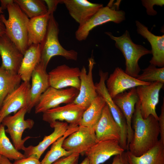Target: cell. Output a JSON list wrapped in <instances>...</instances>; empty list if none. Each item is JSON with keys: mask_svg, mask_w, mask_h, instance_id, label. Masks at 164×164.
Listing matches in <instances>:
<instances>
[{"mask_svg": "<svg viewBox=\"0 0 164 164\" xmlns=\"http://www.w3.org/2000/svg\"><path fill=\"white\" fill-rule=\"evenodd\" d=\"M132 119L134 134L127 150L134 155L139 156L152 149L158 142V121L152 115L145 119L142 118L139 100L135 105Z\"/></svg>", "mask_w": 164, "mask_h": 164, "instance_id": "cell-1", "label": "cell"}, {"mask_svg": "<svg viewBox=\"0 0 164 164\" xmlns=\"http://www.w3.org/2000/svg\"><path fill=\"white\" fill-rule=\"evenodd\" d=\"M9 18L0 15V19L5 28V34L24 55L28 46L27 27L29 19L15 2L9 5L7 9Z\"/></svg>", "mask_w": 164, "mask_h": 164, "instance_id": "cell-2", "label": "cell"}, {"mask_svg": "<svg viewBox=\"0 0 164 164\" xmlns=\"http://www.w3.org/2000/svg\"><path fill=\"white\" fill-rule=\"evenodd\" d=\"M59 31L58 23L53 13H51L50 15L46 36L40 44V63L45 69L51 58L55 56H61L67 60H77V52L73 50H67L60 44L58 39Z\"/></svg>", "mask_w": 164, "mask_h": 164, "instance_id": "cell-3", "label": "cell"}, {"mask_svg": "<svg viewBox=\"0 0 164 164\" xmlns=\"http://www.w3.org/2000/svg\"><path fill=\"white\" fill-rule=\"evenodd\" d=\"M105 33L115 41L116 48L122 53L125 60V72L130 76L137 78L141 70L138 63L139 60L144 55L152 54L151 50L142 45L134 43L127 30L119 37L114 36L110 32Z\"/></svg>", "mask_w": 164, "mask_h": 164, "instance_id": "cell-4", "label": "cell"}, {"mask_svg": "<svg viewBox=\"0 0 164 164\" xmlns=\"http://www.w3.org/2000/svg\"><path fill=\"white\" fill-rule=\"evenodd\" d=\"M27 107H23L13 115H9L2 120L1 124L7 128L5 132L10 135L13 145L18 150H23L25 147V142L31 138L27 136L22 139L24 131L26 129H31L33 127L34 122L31 119H25V116L28 112Z\"/></svg>", "mask_w": 164, "mask_h": 164, "instance_id": "cell-5", "label": "cell"}, {"mask_svg": "<svg viewBox=\"0 0 164 164\" xmlns=\"http://www.w3.org/2000/svg\"><path fill=\"white\" fill-rule=\"evenodd\" d=\"M115 7L108 5L100 8L87 21L79 26L75 32L76 39L79 41L86 40L90 31L95 27L108 22L120 23L125 19V13Z\"/></svg>", "mask_w": 164, "mask_h": 164, "instance_id": "cell-6", "label": "cell"}, {"mask_svg": "<svg viewBox=\"0 0 164 164\" xmlns=\"http://www.w3.org/2000/svg\"><path fill=\"white\" fill-rule=\"evenodd\" d=\"M79 92L73 87L57 89L50 86L40 96L35 106V113H43L61 104L73 102Z\"/></svg>", "mask_w": 164, "mask_h": 164, "instance_id": "cell-7", "label": "cell"}, {"mask_svg": "<svg viewBox=\"0 0 164 164\" xmlns=\"http://www.w3.org/2000/svg\"><path fill=\"white\" fill-rule=\"evenodd\" d=\"M97 142L94 128L79 126L64 140L62 147L72 153L82 155Z\"/></svg>", "mask_w": 164, "mask_h": 164, "instance_id": "cell-8", "label": "cell"}, {"mask_svg": "<svg viewBox=\"0 0 164 164\" xmlns=\"http://www.w3.org/2000/svg\"><path fill=\"white\" fill-rule=\"evenodd\" d=\"M86 109L73 102L47 110L43 113L42 119L50 124L57 121H64L70 126H79L83 114Z\"/></svg>", "mask_w": 164, "mask_h": 164, "instance_id": "cell-9", "label": "cell"}, {"mask_svg": "<svg viewBox=\"0 0 164 164\" xmlns=\"http://www.w3.org/2000/svg\"><path fill=\"white\" fill-rule=\"evenodd\" d=\"M164 84L160 82L151 83L147 85H141L136 87L140 102L141 114L144 119L152 115L158 121L159 116L156 112V106L159 101V94Z\"/></svg>", "mask_w": 164, "mask_h": 164, "instance_id": "cell-10", "label": "cell"}, {"mask_svg": "<svg viewBox=\"0 0 164 164\" xmlns=\"http://www.w3.org/2000/svg\"><path fill=\"white\" fill-rule=\"evenodd\" d=\"M30 87V81H23L6 96L0 109V125L2 120L11 113L15 114L25 107L28 108Z\"/></svg>", "mask_w": 164, "mask_h": 164, "instance_id": "cell-11", "label": "cell"}, {"mask_svg": "<svg viewBox=\"0 0 164 164\" xmlns=\"http://www.w3.org/2000/svg\"><path fill=\"white\" fill-rule=\"evenodd\" d=\"M81 70L65 64L56 67L48 73L50 86L57 89L74 88L79 91Z\"/></svg>", "mask_w": 164, "mask_h": 164, "instance_id": "cell-12", "label": "cell"}, {"mask_svg": "<svg viewBox=\"0 0 164 164\" xmlns=\"http://www.w3.org/2000/svg\"><path fill=\"white\" fill-rule=\"evenodd\" d=\"M88 72L84 66H83L81 70L79 92L73 102L86 109L98 96L93 77V70L95 63L92 56L88 59Z\"/></svg>", "mask_w": 164, "mask_h": 164, "instance_id": "cell-13", "label": "cell"}, {"mask_svg": "<svg viewBox=\"0 0 164 164\" xmlns=\"http://www.w3.org/2000/svg\"><path fill=\"white\" fill-rule=\"evenodd\" d=\"M106 82L107 91L112 99L118 94L128 89L151 83L140 81L130 76L119 67L115 68Z\"/></svg>", "mask_w": 164, "mask_h": 164, "instance_id": "cell-14", "label": "cell"}, {"mask_svg": "<svg viewBox=\"0 0 164 164\" xmlns=\"http://www.w3.org/2000/svg\"><path fill=\"white\" fill-rule=\"evenodd\" d=\"M125 150L117 140L97 142L84 153L91 164H100L113 155L122 154Z\"/></svg>", "mask_w": 164, "mask_h": 164, "instance_id": "cell-15", "label": "cell"}, {"mask_svg": "<svg viewBox=\"0 0 164 164\" xmlns=\"http://www.w3.org/2000/svg\"><path fill=\"white\" fill-rule=\"evenodd\" d=\"M112 99L121 111L126 120L127 126L128 149V146L133 137L134 131L132 127V121L135 105L139 100L136 87L119 94Z\"/></svg>", "mask_w": 164, "mask_h": 164, "instance_id": "cell-16", "label": "cell"}, {"mask_svg": "<svg viewBox=\"0 0 164 164\" xmlns=\"http://www.w3.org/2000/svg\"><path fill=\"white\" fill-rule=\"evenodd\" d=\"M1 67L8 71L17 73L20 68L23 55L5 34L0 37Z\"/></svg>", "mask_w": 164, "mask_h": 164, "instance_id": "cell-17", "label": "cell"}, {"mask_svg": "<svg viewBox=\"0 0 164 164\" xmlns=\"http://www.w3.org/2000/svg\"><path fill=\"white\" fill-rule=\"evenodd\" d=\"M62 3L79 26L84 24L103 7L101 4L93 3L86 0H63Z\"/></svg>", "mask_w": 164, "mask_h": 164, "instance_id": "cell-18", "label": "cell"}, {"mask_svg": "<svg viewBox=\"0 0 164 164\" xmlns=\"http://www.w3.org/2000/svg\"><path fill=\"white\" fill-rule=\"evenodd\" d=\"M54 128L53 132L49 135L45 136L43 140L35 146L30 145L23 150L26 157H33L39 159L45 150L59 138L63 136L69 128L66 122L57 121L50 124Z\"/></svg>", "mask_w": 164, "mask_h": 164, "instance_id": "cell-19", "label": "cell"}, {"mask_svg": "<svg viewBox=\"0 0 164 164\" xmlns=\"http://www.w3.org/2000/svg\"><path fill=\"white\" fill-rule=\"evenodd\" d=\"M97 141L115 140L119 142L121 134L119 128L114 120L106 104L101 115L94 128Z\"/></svg>", "mask_w": 164, "mask_h": 164, "instance_id": "cell-20", "label": "cell"}, {"mask_svg": "<svg viewBox=\"0 0 164 164\" xmlns=\"http://www.w3.org/2000/svg\"><path fill=\"white\" fill-rule=\"evenodd\" d=\"M46 70L40 63L32 73L28 112L36 106L41 95L50 86Z\"/></svg>", "mask_w": 164, "mask_h": 164, "instance_id": "cell-21", "label": "cell"}, {"mask_svg": "<svg viewBox=\"0 0 164 164\" xmlns=\"http://www.w3.org/2000/svg\"><path fill=\"white\" fill-rule=\"evenodd\" d=\"M137 33L150 43L152 57L149 61L150 64L160 67L164 66V35L156 36L150 31L143 24L135 21Z\"/></svg>", "mask_w": 164, "mask_h": 164, "instance_id": "cell-22", "label": "cell"}, {"mask_svg": "<svg viewBox=\"0 0 164 164\" xmlns=\"http://www.w3.org/2000/svg\"><path fill=\"white\" fill-rule=\"evenodd\" d=\"M40 44L29 46L25 52L18 73L23 81H30L32 73L41 61Z\"/></svg>", "mask_w": 164, "mask_h": 164, "instance_id": "cell-23", "label": "cell"}, {"mask_svg": "<svg viewBox=\"0 0 164 164\" xmlns=\"http://www.w3.org/2000/svg\"><path fill=\"white\" fill-rule=\"evenodd\" d=\"M50 14L29 19L27 27L28 46L40 44L46 36Z\"/></svg>", "mask_w": 164, "mask_h": 164, "instance_id": "cell-24", "label": "cell"}, {"mask_svg": "<svg viewBox=\"0 0 164 164\" xmlns=\"http://www.w3.org/2000/svg\"><path fill=\"white\" fill-rule=\"evenodd\" d=\"M125 155L129 164H164V144L160 140L152 149L137 156L127 151Z\"/></svg>", "mask_w": 164, "mask_h": 164, "instance_id": "cell-25", "label": "cell"}, {"mask_svg": "<svg viewBox=\"0 0 164 164\" xmlns=\"http://www.w3.org/2000/svg\"><path fill=\"white\" fill-rule=\"evenodd\" d=\"M106 104L104 99L98 95L84 112L79 126L94 129L99 120Z\"/></svg>", "mask_w": 164, "mask_h": 164, "instance_id": "cell-26", "label": "cell"}, {"mask_svg": "<svg viewBox=\"0 0 164 164\" xmlns=\"http://www.w3.org/2000/svg\"><path fill=\"white\" fill-rule=\"evenodd\" d=\"M78 127L79 126L69 125V128L65 134L52 144L50 149L41 162V164H52L60 158L68 156L72 154L65 150L63 147L62 145L64 140L70 134L77 131Z\"/></svg>", "mask_w": 164, "mask_h": 164, "instance_id": "cell-27", "label": "cell"}, {"mask_svg": "<svg viewBox=\"0 0 164 164\" xmlns=\"http://www.w3.org/2000/svg\"><path fill=\"white\" fill-rule=\"evenodd\" d=\"M21 80L18 73L8 71L0 67V109L5 97L20 85Z\"/></svg>", "mask_w": 164, "mask_h": 164, "instance_id": "cell-28", "label": "cell"}, {"mask_svg": "<svg viewBox=\"0 0 164 164\" xmlns=\"http://www.w3.org/2000/svg\"><path fill=\"white\" fill-rule=\"evenodd\" d=\"M29 19L43 15L48 13L44 0H14Z\"/></svg>", "mask_w": 164, "mask_h": 164, "instance_id": "cell-29", "label": "cell"}, {"mask_svg": "<svg viewBox=\"0 0 164 164\" xmlns=\"http://www.w3.org/2000/svg\"><path fill=\"white\" fill-rule=\"evenodd\" d=\"M5 126L0 125V155L9 160H16L26 157L17 150L5 133Z\"/></svg>", "mask_w": 164, "mask_h": 164, "instance_id": "cell-30", "label": "cell"}, {"mask_svg": "<svg viewBox=\"0 0 164 164\" xmlns=\"http://www.w3.org/2000/svg\"><path fill=\"white\" fill-rule=\"evenodd\" d=\"M136 78L145 82L151 83L158 82L164 84V67L158 68L150 64L142 70V73L139 74Z\"/></svg>", "mask_w": 164, "mask_h": 164, "instance_id": "cell-31", "label": "cell"}, {"mask_svg": "<svg viewBox=\"0 0 164 164\" xmlns=\"http://www.w3.org/2000/svg\"><path fill=\"white\" fill-rule=\"evenodd\" d=\"M142 2L143 5L146 9L147 14L150 15H155L157 13L153 9L154 5L162 6L164 4L163 0H143Z\"/></svg>", "mask_w": 164, "mask_h": 164, "instance_id": "cell-32", "label": "cell"}, {"mask_svg": "<svg viewBox=\"0 0 164 164\" xmlns=\"http://www.w3.org/2000/svg\"><path fill=\"white\" fill-rule=\"evenodd\" d=\"M80 154L72 153L59 159L52 164H77Z\"/></svg>", "mask_w": 164, "mask_h": 164, "instance_id": "cell-33", "label": "cell"}, {"mask_svg": "<svg viewBox=\"0 0 164 164\" xmlns=\"http://www.w3.org/2000/svg\"><path fill=\"white\" fill-rule=\"evenodd\" d=\"M158 122L159 127V135L160 138L159 139L164 144V100L161 108L160 114L159 116Z\"/></svg>", "mask_w": 164, "mask_h": 164, "instance_id": "cell-34", "label": "cell"}, {"mask_svg": "<svg viewBox=\"0 0 164 164\" xmlns=\"http://www.w3.org/2000/svg\"><path fill=\"white\" fill-rule=\"evenodd\" d=\"M50 14L53 13L55 11L59 3H62L63 0H44Z\"/></svg>", "mask_w": 164, "mask_h": 164, "instance_id": "cell-35", "label": "cell"}, {"mask_svg": "<svg viewBox=\"0 0 164 164\" xmlns=\"http://www.w3.org/2000/svg\"><path fill=\"white\" fill-rule=\"evenodd\" d=\"M13 164H41V163L39 159L30 157L15 160Z\"/></svg>", "mask_w": 164, "mask_h": 164, "instance_id": "cell-36", "label": "cell"}, {"mask_svg": "<svg viewBox=\"0 0 164 164\" xmlns=\"http://www.w3.org/2000/svg\"><path fill=\"white\" fill-rule=\"evenodd\" d=\"M111 164H129L125 152L121 154L115 155Z\"/></svg>", "mask_w": 164, "mask_h": 164, "instance_id": "cell-37", "label": "cell"}, {"mask_svg": "<svg viewBox=\"0 0 164 164\" xmlns=\"http://www.w3.org/2000/svg\"><path fill=\"white\" fill-rule=\"evenodd\" d=\"M2 10H5L7 9L8 6L10 4L13 3V0H0Z\"/></svg>", "mask_w": 164, "mask_h": 164, "instance_id": "cell-38", "label": "cell"}, {"mask_svg": "<svg viewBox=\"0 0 164 164\" xmlns=\"http://www.w3.org/2000/svg\"><path fill=\"white\" fill-rule=\"evenodd\" d=\"M6 30L5 25L0 19V37L5 34Z\"/></svg>", "mask_w": 164, "mask_h": 164, "instance_id": "cell-39", "label": "cell"}, {"mask_svg": "<svg viewBox=\"0 0 164 164\" xmlns=\"http://www.w3.org/2000/svg\"><path fill=\"white\" fill-rule=\"evenodd\" d=\"M1 164H13L7 158L2 156L1 159Z\"/></svg>", "mask_w": 164, "mask_h": 164, "instance_id": "cell-40", "label": "cell"}, {"mask_svg": "<svg viewBox=\"0 0 164 164\" xmlns=\"http://www.w3.org/2000/svg\"><path fill=\"white\" fill-rule=\"evenodd\" d=\"M80 164H91L88 159L87 157L84 159Z\"/></svg>", "mask_w": 164, "mask_h": 164, "instance_id": "cell-41", "label": "cell"}, {"mask_svg": "<svg viewBox=\"0 0 164 164\" xmlns=\"http://www.w3.org/2000/svg\"><path fill=\"white\" fill-rule=\"evenodd\" d=\"M3 13V10L1 6H0V15L2 14Z\"/></svg>", "mask_w": 164, "mask_h": 164, "instance_id": "cell-42", "label": "cell"}, {"mask_svg": "<svg viewBox=\"0 0 164 164\" xmlns=\"http://www.w3.org/2000/svg\"><path fill=\"white\" fill-rule=\"evenodd\" d=\"M2 156L0 155V164H1V159Z\"/></svg>", "mask_w": 164, "mask_h": 164, "instance_id": "cell-43", "label": "cell"}]
</instances>
